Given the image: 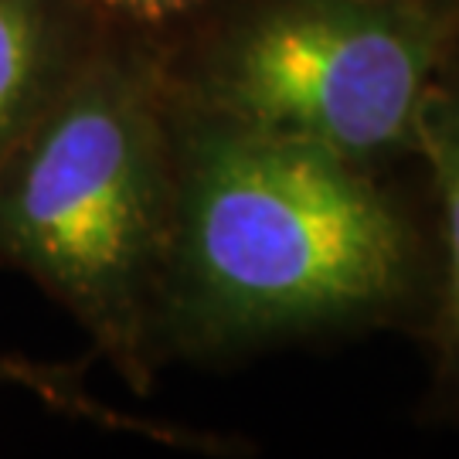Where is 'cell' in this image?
I'll return each mask as SVG.
<instances>
[{
    "label": "cell",
    "instance_id": "cell-1",
    "mask_svg": "<svg viewBox=\"0 0 459 459\" xmlns=\"http://www.w3.org/2000/svg\"><path fill=\"white\" fill-rule=\"evenodd\" d=\"M419 273L415 225L371 167L174 96L164 364L381 324L411 303Z\"/></svg>",
    "mask_w": 459,
    "mask_h": 459
},
{
    "label": "cell",
    "instance_id": "cell-5",
    "mask_svg": "<svg viewBox=\"0 0 459 459\" xmlns=\"http://www.w3.org/2000/svg\"><path fill=\"white\" fill-rule=\"evenodd\" d=\"M415 157H422L432 174L443 229V269L429 333L436 394L459 405V48L422 102Z\"/></svg>",
    "mask_w": 459,
    "mask_h": 459
},
{
    "label": "cell",
    "instance_id": "cell-6",
    "mask_svg": "<svg viewBox=\"0 0 459 459\" xmlns=\"http://www.w3.org/2000/svg\"><path fill=\"white\" fill-rule=\"evenodd\" d=\"M11 381V385H21L31 394H38L41 402H48L51 409L65 411L72 419H85V422H96V426L106 429H130V432H143L150 439H160V443L170 446H195L204 443L191 432H181V429L170 426H153V422H140V419H130L123 411L109 409L96 402L92 394L85 392L82 375L79 368H65V364H41V361H28V358H14V354H0V385Z\"/></svg>",
    "mask_w": 459,
    "mask_h": 459
},
{
    "label": "cell",
    "instance_id": "cell-2",
    "mask_svg": "<svg viewBox=\"0 0 459 459\" xmlns=\"http://www.w3.org/2000/svg\"><path fill=\"white\" fill-rule=\"evenodd\" d=\"M170 41L102 28L0 164V265L58 299L133 392L153 388L174 218Z\"/></svg>",
    "mask_w": 459,
    "mask_h": 459
},
{
    "label": "cell",
    "instance_id": "cell-3",
    "mask_svg": "<svg viewBox=\"0 0 459 459\" xmlns=\"http://www.w3.org/2000/svg\"><path fill=\"white\" fill-rule=\"evenodd\" d=\"M459 0H221L170 41L174 96L375 170L415 157Z\"/></svg>",
    "mask_w": 459,
    "mask_h": 459
},
{
    "label": "cell",
    "instance_id": "cell-7",
    "mask_svg": "<svg viewBox=\"0 0 459 459\" xmlns=\"http://www.w3.org/2000/svg\"><path fill=\"white\" fill-rule=\"evenodd\" d=\"M102 28L143 34L157 41H174L201 17H208L221 0H79Z\"/></svg>",
    "mask_w": 459,
    "mask_h": 459
},
{
    "label": "cell",
    "instance_id": "cell-4",
    "mask_svg": "<svg viewBox=\"0 0 459 459\" xmlns=\"http://www.w3.org/2000/svg\"><path fill=\"white\" fill-rule=\"evenodd\" d=\"M99 34L79 0H0V164L75 79Z\"/></svg>",
    "mask_w": 459,
    "mask_h": 459
}]
</instances>
